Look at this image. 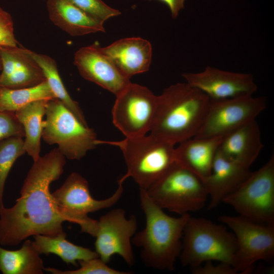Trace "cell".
Segmentation results:
<instances>
[{
  "label": "cell",
  "mask_w": 274,
  "mask_h": 274,
  "mask_svg": "<svg viewBox=\"0 0 274 274\" xmlns=\"http://www.w3.org/2000/svg\"><path fill=\"white\" fill-rule=\"evenodd\" d=\"M138 220L134 215L127 218L125 211L114 209L101 216L98 220L94 246L99 257L108 263L113 256L118 254L128 266H132L135 258L131 239L136 233Z\"/></svg>",
  "instance_id": "obj_13"
},
{
  "label": "cell",
  "mask_w": 274,
  "mask_h": 274,
  "mask_svg": "<svg viewBox=\"0 0 274 274\" xmlns=\"http://www.w3.org/2000/svg\"><path fill=\"white\" fill-rule=\"evenodd\" d=\"M25 153L22 137L13 136L0 141V209L4 206L3 195L8 175L16 160Z\"/></svg>",
  "instance_id": "obj_27"
},
{
  "label": "cell",
  "mask_w": 274,
  "mask_h": 274,
  "mask_svg": "<svg viewBox=\"0 0 274 274\" xmlns=\"http://www.w3.org/2000/svg\"><path fill=\"white\" fill-rule=\"evenodd\" d=\"M40 255L30 239L24 240L16 250L0 245V271L3 274H43L45 267Z\"/></svg>",
  "instance_id": "obj_22"
},
{
  "label": "cell",
  "mask_w": 274,
  "mask_h": 274,
  "mask_svg": "<svg viewBox=\"0 0 274 274\" xmlns=\"http://www.w3.org/2000/svg\"><path fill=\"white\" fill-rule=\"evenodd\" d=\"M222 202L239 216L262 224L274 226V155Z\"/></svg>",
  "instance_id": "obj_9"
},
{
  "label": "cell",
  "mask_w": 274,
  "mask_h": 274,
  "mask_svg": "<svg viewBox=\"0 0 274 274\" xmlns=\"http://www.w3.org/2000/svg\"><path fill=\"white\" fill-rule=\"evenodd\" d=\"M250 167L229 160L217 151L212 172L202 181L210 197L208 210L216 208L251 175Z\"/></svg>",
  "instance_id": "obj_17"
},
{
  "label": "cell",
  "mask_w": 274,
  "mask_h": 274,
  "mask_svg": "<svg viewBox=\"0 0 274 274\" xmlns=\"http://www.w3.org/2000/svg\"><path fill=\"white\" fill-rule=\"evenodd\" d=\"M65 232L55 236L42 234L33 235L35 248L41 254H54L67 264L78 266V261L99 257L98 254L89 248L76 245L66 239Z\"/></svg>",
  "instance_id": "obj_24"
},
{
  "label": "cell",
  "mask_w": 274,
  "mask_h": 274,
  "mask_svg": "<svg viewBox=\"0 0 274 274\" xmlns=\"http://www.w3.org/2000/svg\"><path fill=\"white\" fill-rule=\"evenodd\" d=\"M264 97L253 95L211 100L203 124L195 137L223 136L235 129L256 120L265 109Z\"/></svg>",
  "instance_id": "obj_12"
},
{
  "label": "cell",
  "mask_w": 274,
  "mask_h": 274,
  "mask_svg": "<svg viewBox=\"0 0 274 274\" xmlns=\"http://www.w3.org/2000/svg\"><path fill=\"white\" fill-rule=\"evenodd\" d=\"M74 63L83 78L115 95L130 82V79L119 70L97 43L77 50Z\"/></svg>",
  "instance_id": "obj_15"
},
{
  "label": "cell",
  "mask_w": 274,
  "mask_h": 274,
  "mask_svg": "<svg viewBox=\"0 0 274 274\" xmlns=\"http://www.w3.org/2000/svg\"><path fill=\"white\" fill-rule=\"evenodd\" d=\"M80 267L75 270H61L55 268L45 267L44 271L53 274H129L130 271H120L107 265L99 257L80 260Z\"/></svg>",
  "instance_id": "obj_28"
},
{
  "label": "cell",
  "mask_w": 274,
  "mask_h": 274,
  "mask_svg": "<svg viewBox=\"0 0 274 274\" xmlns=\"http://www.w3.org/2000/svg\"><path fill=\"white\" fill-rule=\"evenodd\" d=\"M116 96L113 122L125 138L142 136L150 131L158 96L147 87L130 82Z\"/></svg>",
  "instance_id": "obj_11"
},
{
  "label": "cell",
  "mask_w": 274,
  "mask_h": 274,
  "mask_svg": "<svg viewBox=\"0 0 274 274\" xmlns=\"http://www.w3.org/2000/svg\"><path fill=\"white\" fill-rule=\"evenodd\" d=\"M2 68V62H1V57H0V71H1Z\"/></svg>",
  "instance_id": "obj_34"
},
{
  "label": "cell",
  "mask_w": 274,
  "mask_h": 274,
  "mask_svg": "<svg viewBox=\"0 0 274 274\" xmlns=\"http://www.w3.org/2000/svg\"><path fill=\"white\" fill-rule=\"evenodd\" d=\"M145 190L158 207L179 215L201 210L209 196L202 181L177 163Z\"/></svg>",
  "instance_id": "obj_8"
},
{
  "label": "cell",
  "mask_w": 274,
  "mask_h": 274,
  "mask_svg": "<svg viewBox=\"0 0 274 274\" xmlns=\"http://www.w3.org/2000/svg\"><path fill=\"white\" fill-rule=\"evenodd\" d=\"M46 7L51 22L72 36L105 31L103 23L66 0H46Z\"/></svg>",
  "instance_id": "obj_21"
},
{
  "label": "cell",
  "mask_w": 274,
  "mask_h": 274,
  "mask_svg": "<svg viewBox=\"0 0 274 274\" xmlns=\"http://www.w3.org/2000/svg\"><path fill=\"white\" fill-rule=\"evenodd\" d=\"M32 55L41 68L46 81L56 98L60 100L84 125L88 126L79 104L72 99L59 75L57 65L50 56L32 51Z\"/></svg>",
  "instance_id": "obj_25"
},
{
  "label": "cell",
  "mask_w": 274,
  "mask_h": 274,
  "mask_svg": "<svg viewBox=\"0 0 274 274\" xmlns=\"http://www.w3.org/2000/svg\"><path fill=\"white\" fill-rule=\"evenodd\" d=\"M65 157L57 148L40 156L29 170L12 207L0 209V245L15 246L38 234L55 236L64 232L65 221L50 191L63 172Z\"/></svg>",
  "instance_id": "obj_1"
},
{
  "label": "cell",
  "mask_w": 274,
  "mask_h": 274,
  "mask_svg": "<svg viewBox=\"0 0 274 274\" xmlns=\"http://www.w3.org/2000/svg\"><path fill=\"white\" fill-rule=\"evenodd\" d=\"M2 68L0 87L18 89L32 87L46 81L32 51L19 46L1 47Z\"/></svg>",
  "instance_id": "obj_16"
},
{
  "label": "cell",
  "mask_w": 274,
  "mask_h": 274,
  "mask_svg": "<svg viewBox=\"0 0 274 274\" xmlns=\"http://www.w3.org/2000/svg\"><path fill=\"white\" fill-rule=\"evenodd\" d=\"M125 181L122 177L118 181L117 189L111 196L97 200L90 194L88 181L80 174L73 172L52 195L65 221L77 224L82 232L95 237L98 220L90 218L88 214L115 205L122 195Z\"/></svg>",
  "instance_id": "obj_6"
},
{
  "label": "cell",
  "mask_w": 274,
  "mask_h": 274,
  "mask_svg": "<svg viewBox=\"0 0 274 274\" xmlns=\"http://www.w3.org/2000/svg\"><path fill=\"white\" fill-rule=\"evenodd\" d=\"M263 146L260 129L255 120L223 136L218 151L229 160L250 167Z\"/></svg>",
  "instance_id": "obj_19"
},
{
  "label": "cell",
  "mask_w": 274,
  "mask_h": 274,
  "mask_svg": "<svg viewBox=\"0 0 274 274\" xmlns=\"http://www.w3.org/2000/svg\"><path fill=\"white\" fill-rule=\"evenodd\" d=\"M186 82L206 94L211 100L253 95L257 90L250 74L232 72L208 66L198 73H184Z\"/></svg>",
  "instance_id": "obj_14"
},
{
  "label": "cell",
  "mask_w": 274,
  "mask_h": 274,
  "mask_svg": "<svg viewBox=\"0 0 274 274\" xmlns=\"http://www.w3.org/2000/svg\"><path fill=\"white\" fill-rule=\"evenodd\" d=\"M14 35L12 17L0 7V48L18 46Z\"/></svg>",
  "instance_id": "obj_31"
},
{
  "label": "cell",
  "mask_w": 274,
  "mask_h": 274,
  "mask_svg": "<svg viewBox=\"0 0 274 274\" xmlns=\"http://www.w3.org/2000/svg\"><path fill=\"white\" fill-rule=\"evenodd\" d=\"M54 99L56 97L46 81L27 88L10 89L0 87V112H15L32 102Z\"/></svg>",
  "instance_id": "obj_26"
},
{
  "label": "cell",
  "mask_w": 274,
  "mask_h": 274,
  "mask_svg": "<svg viewBox=\"0 0 274 274\" xmlns=\"http://www.w3.org/2000/svg\"><path fill=\"white\" fill-rule=\"evenodd\" d=\"M222 138L193 137L179 143L175 148L176 162L203 181L212 172Z\"/></svg>",
  "instance_id": "obj_20"
},
{
  "label": "cell",
  "mask_w": 274,
  "mask_h": 274,
  "mask_svg": "<svg viewBox=\"0 0 274 274\" xmlns=\"http://www.w3.org/2000/svg\"><path fill=\"white\" fill-rule=\"evenodd\" d=\"M48 101L49 100H37L15 112L24 129V149L33 161L40 157L43 119L45 115L46 106Z\"/></svg>",
  "instance_id": "obj_23"
},
{
  "label": "cell",
  "mask_w": 274,
  "mask_h": 274,
  "mask_svg": "<svg viewBox=\"0 0 274 274\" xmlns=\"http://www.w3.org/2000/svg\"><path fill=\"white\" fill-rule=\"evenodd\" d=\"M42 138L48 144H56L68 159L80 160L98 145L92 128L83 124L58 99L48 101Z\"/></svg>",
  "instance_id": "obj_7"
},
{
  "label": "cell",
  "mask_w": 274,
  "mask_h": 274,
  "mask_svg": "<svg viewBox=\"0 0 274 274\" xmlns=\"http://www.w3.org/2000/svg\"><path fill=\"white\" fill-rule=\"evenodd\" d=\"M94 19L104 23L121 13L107 5L102 0H66Z\"/></svg>",
  "instance_id": "obj_29"
},
{
  "label": "cell",
  "mask_w": 274,
  "mask_h": 274,
  "mask_svg": "<svg viewBox=\"0 0 274 274\" xmlns=\"http://www.w3.org/2000/svg\"><path fill=\"white\" fill-rule=\"evenodd\" d=\"M210 102L206 94L186 82L169 86L158 95L150 133L175 145L195 137Z\"/></svg>",
  "instance_id": "obj_2"
},
{
  "label": "cell",
  "mask_w": 274,
  "mask_h": 274,
  "mask_svg": "<svg viewBox=\"0 0 274 274\" xmlns=\"http://www.w3.org/2000/svg\"><path fill=\"white\" fill-rule=\"evenodd\" d=\"M151 1L152 0H148ZM162 2L169 8L172 17L176 19L179 15L180 11L184 7L185 0H157Z\"/></svg>",
  "instance_id": "obj_33"
},
{
  "label": "cell",
  "mask_w": 274,
  "mask_h": 274,
  "mask_svg": "<svg viewBox=\"0 0 274 274\" xmlns=\"http://www.w3.org/2000/svg\"><path fill=\"white\" fill-rule=\"evenodd\" d=\"M218 220L232 230L237 244L233 267L237 273L252 271L260 260L274 256V226L254 222L241 216H220Z\"/></svg>",
  "instance_id": "obj_10"
},
{
  "label": "cell",
  "mask_w": 274,
  "mask_h": 274,
  "mask_svg": "<svg viewBox=\"0 0 274 274\" xmlns=\"http://www.w3.org/2000/svg\"><path fill=\"white\" fill-rule=\"evenodd\" d=\"M118 147L127 166L123 176L131 177L140 189L147 190L176 162L175 145L152 134L118 141H97V144Z\"/></svg>",
  "instance_id": "obj_4"
},
{
  "label": "cell",
  "mask_w": 274,
  "mask_h": 274,
  "mask_svg": "<svg viewBox=\"0 0 274 274\" xmlns=\"http://www.w3.org/2000/svg\"><path fill=\"white\" fill-rule=\"evenodd\" d=\"M212 261H206L203 265L201 264L196 267L191 268V272L193 274H236L234 267L230 264L220 262L218 265H214Z\"/></svg>",
  "instance_id": "obj_32"
},
{
  "label": "cell",
  "mask_w": 274,
  "mask_h": 274,
  "mask_svg": "<svg viewBox=\"0 0 274 274\" xmlns=\"http://www.w3.org/2000/svg\"><path fill=\"white\" fill-rule=\"evenodd\" d=\"M237 244L233 233L204 218H189L184 229L179 256L181 264L196 267L208 261L233 266Z\"/></svg>",
  "instance_id": "obj_5"
},
{
  "label": "cell",
  "mask_w": 274,
  "mask_h": 274,
  "mask_svg": "<svg viewBox=\"0 0 274 274\" xmlns=\"http://www.w3.org/2000/svg\"><path fill=\"white\" fill-rule=\"evenodd\" d=\"M43 1H46V0H43Z\"/></svg>",
  "instance_id": "obj_35"
},
{
  "label": "cell",
  "mask_w": 274,
  "mask_h": 274,
  "mask_svg": "<svg viewBox=\"0 0 274 274\" xmlns=\"http://www.w3.org/2000/svg\"><path fill=\"white\" fill-rule=\"evenodd\" d=\"M101 51L126 77L147 72L150 66L152 48L150 42L140 37L120 39Z\"/></svg>",
  "instance_id": "obj_18"
},
{
  "label": "cell",
  "mask_w": 274,
  "mask_h": 274,
  "mask_svg": "<svg viewBox=\"0 0 274 274\" xmlns=\"http://www.w3.org/2000/svg\"><path fill=\"white\" fill-rule=\"evenodd\" d=\"M141 208L146 218L145 228L136 232L132 244L141 248L144 264L159 270H173L182 248V239L190 214L174 217L166 214L140 189Z\"/></svg>",
  "instance_id": "obj_3"
},
{
  "label": "cell",
  "mask_w": 274,
  "mask_h": 274,
  "mask_svg": "<svg viewBox=\"0 0 274 274\" xmlns=\"http://www.w3.org/2000/svg\"><path fill=\"white\" fill-rule=\"evenodd\" d=\"M22 125L14 112H0V141L13 137H24Z\"/></svg>",
  "instance_id": "obj_30"
}]
</instances>
